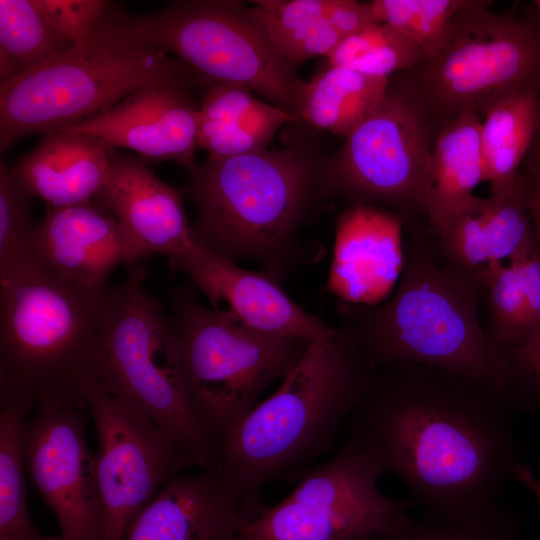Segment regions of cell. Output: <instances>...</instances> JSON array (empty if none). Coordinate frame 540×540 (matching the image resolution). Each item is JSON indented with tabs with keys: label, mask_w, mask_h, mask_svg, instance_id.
Segmentation results:
<instances>
[{
	"label": "cell",
	"mask_w": 540,
	"mask_h": 540,
	"mask_svg": "<svg viewBox=\"0 0 540 540\" xmlns=\"http://www.w3.org/2000/svg\"><path fill=\"white\" fill-rule=\"evenodd\" d=\"M326 16L342 39L378 23L369 1L326 0Z\"/></svg>",
	"instance_id": "38"
},
{
	"label": "cell",
	"mask_w": 540,
	"mask_h": 540,
	"mask_svg": "<svg viewBox=\"0 0 540 540\" xmlns=\"http://www.w3.org/2000/svg\"><path fill=\"white\" fill-rule=\"evenodd\" d=\"M31 411L21 401L0 399V540H62L42 535L27 508L22 433Z\"/></svg>",
	"instance_id": "28"
},
{
	"label": "cell",
	"mask_w": 540,
	"mask_h": 540,
	"mask_svg": "<svg viewBox=\"0 0 540 540\" xmlns=\"http://www.w3.org/2000/svg\"><path fill=\"white\" fill-rule=\"evenodd\" d=\"M377 371L342 327L313 341L278 389L216 443L217 467L262 502L266 484L299 474L331 447Z\"/></svg>",
	"instance_id": "4"
},
{
	"label": "cell",
	"mask_w": 540,
	"mask_h": 540,
	"mask_svg": "<svg viewBox=\"0 0 540 540\" xmlns=\"http://www.w3.org/2000/svg\"><path fill=\"white\" fill-rule=\"evenodd\" d=\"M170 266L184 272L214 309L227 303L229 311L257 331L310 341L327 340L336 331L299 307L279 281L238 266L209 248L197 232L190 247Z\"/></svg>",
	"instance_id": "18"
},
{
	"label": "cell",
	"mask_w": 540,
	"mask_h": 540,
	"mask_svg": "<svg viewBox=\"0 0 540 540\" xmlns=\"http://www.w3.org/2000/svg\"><path fill=\"white\" fill-rule=\"evenodd\" d=\"M32 194L14 174L12 168L0 161V258L26 249L35 226L30 218Z\"/></svg>",
	"instance_id": "34"
},
{
	"label": "cell",
	"mask_w": 540,
	"mask_h": 540,
	"mask_svg": "<svg viewBox=\"0 0 540 540\" xmlns=\"http://www.w3.org/2000/svg\"><path fill=\"white\" fill-rule=\"evenodd\" d=\"M508 390L417 364L379 369L348 420L382 475L425 516L462 520L501 506L523 463Z\"/></svg>",
	"instance_id": "1"
},
{
	"label": "cell",
	"mask_w": 540,
	"mask_h": 540,
	"mask_svg": "<svg viewBox=\"0 0 540 540\" xmlns=\"http://www.w3.org/2000/svg\"><path fill=\"white\" fill-rule=\"evenodd\" d=\"M51 25L73 44L85 42L110 7L103 0H33Z\"/></svg>",
	"instance_id": "35"
},
{
	"label": "cell",
	"mask_w": 540,
	"mask_h": 540,
	"mask_svg": "<svg viewBox=\"0 0 540 540\" xmlns=\"http://www.w3.org/2000/svg\"><path fill=\"white\" fill-rule=\"evenodd\" d=\"M388 81L328 64L303 84L300 121L345 139L378 107Z\"/></svg>",
	"instance_id": "24"
},
{
	"label": "cell",
	"mask_w": 540,
	"mask_h": 540,
	"mask_svg": "<svg viewBox=\"0 0 540 540\" xmlns=\"http://www.w3.org/2000/svg\"><path fill=\"white\" fill-rule=\"evenodd\" d=\"M469 0H371L376 22L385 23L418 45L426 59L441 48L457 12Z\"/></svg>",
	"instance_id": "31"
},
{
	"label": "cell",
	"mask_w": 540,
	"mask_h": 540,
	"mask_svg": "<svg viewBox=\"0 0 540 540\" xmlns=\"http://www.w3.org/2000/svg\"><path fill=\"white\" fill-rule=\"evenodd\" d=\"M250 7L273 47L292 66L327 56L342 40L326 16V0H258Z\"/></svg>",
	"instance_id": "26"
},
{
	"label": "cell",
	"mask_w": 540,
	"mask_h": 540,
	"mask_svg": "<svg viewBox=\"0 0 540 540\" xmlns=\"http://www.w3.org/2000/svg\"><path fill=\"white\" fill-rule=\"evenodd\" d=\"M539 95L537 91L510 95L482 115L480 144L490 195L508 192L518 179L535 133Z\"/></svg>",
	"instance_id": "25"
},
{
	"label": "cell",
	"mask_w": 540,
	"mask_h": 540,
	"mask_svg": "<svg viewBox=\"0 0 540 540\" xmlns=\"http://www.w3.org/2000/svg\"><path fill=\"white\" fill-rule=\"evenodd\" d=\"M171 309L185 388L214 445L313 342L257 331L229 310L206 308L189 288L174 292Z\"/></svg>",
	"instance_id": "9"
},
{
	"label": "cell",
	"mask_w": 540,
	"mask_h": 540,
	"mask_svg": "<svg viewBox=\"0 0 540 540\" xmlns=\"http://www.w3.org/2000/svg\"><path fill=\"white\" fill-rule=\"evenodd\" d=\"M195 84L140 88L107 111L59 130L93 136L108 148H127L154 162L174 161L187 171L196 164L199 104Z\"/></svg>",
	"instance_id": "17"
},
{
	"label": "cell",
	"mask_w": 540,
	"mask_h": 540,
	"mask_svg": "<svg viewBox=\"0 0 540 540\" xmlns=\"http://www.w3.org/2000/svg\"><path fill=\"white\" fill-rule=\"evenodd\" d=\"M218 468L170 479L120 540H238L264 509Z\"/></svg>",
	"instance_id": "15"
},
{
	"label": "cell",
	"mask_w": 540,
	"mask_h": 540,
	"mask_svg": "<svg viewBox=\"0 0 540 540\" xmlns=\"http://www.w3.org/2000/svg\"><path fill=\"white\" fill-rule=\"evenodd\" d=\"M524 175L529 216L540 247V176Z\"/></svg>",
	"instance_id": "39"
},
{
	"label": "cell",
	"mask_w": 540,
	"mask_h": 540,
	"mask_svg": "<svg viewBox=\"0 0 540 540\" xmlns=\"http://www.w3.org/2000/svg\"><path fill=\"white\" fill-rule=\"evenodd\" d=\"M113 288L61 280L28 249L0 258V399L88 408L100 386L103 329Z\"/></svg>",
	"instance_id": "3"
},
{
	"label": "cell",
	"mask_w": 540,
	"mask_h": 540,
	"mask_svg": "<svg viewBox=\"0 0 540 540\" xmlns=\"http://www.w3.org/2000/svg\"><path fill=\"white\" fill-rule=\"evenodd\" d=\"M328 64L389 79L426 60L421 48L385 23H373L342 39L327 56Z\"/></svg>",
	"instance_id": "29"
},
{
	"label": "cell",
	"mask_w": 540,
	"mask_h": 540,
	"mask_svg": "<svg viewBox=\"0 0 540 540\" xmlns=\"http://www.w3.org/2000/svg\"><path fill=\"white\" fill-rule=\"evenodd\" d=\"M110 7L85 42L0 85L1 153L24 136L91 119L140 88L199 83L177 58L131 33L125 14Z\"/></svg>",
	"instance_id": "6"
},
{
	"label": "cell",
	"mask_w": 540,
	"mask_h": 540,
	"mask_svg": "<svg viewBox=\"0 0 540 540\" xmlns=\"http://www.w3.org/2000/svg\"><path fill=\"white\" fill-rule=\"evenodd\" d=\"M129 267L124 283L112 291L101 341L100 387L172 434L197 468L216 467L215 445L185 388L169 317L145 287L146 267Z\"/></svg>",
	"instance_id": "8"
},
{
	"label": "cell",
	"mask_w": 540,
	"mask_h": 540,
	"mask_svg": "<svg viewBox=\"0 0 540 540\" xmlns=\"http://www.w3.org/2000/svg\"><path fill=\"white\" fill-rule=\"evenodd\" d=\"M88 410L98 437L95 474L105 540H120L163 486L196 464L172 434L100 386L90 391Z\"/></svg>",
	"instance_id": "13"
},
{
	"label": "cell",
	"mask_w": 540,
	"mask_h": 540,
	"mask_svg": "<svg viewBox=\"0 0 540 540\" xmlns=\"http://www.w3.org/2000/svg\"><path fill=\"white\" fill-rule=\"evenodd\" d=\"M516 480L529 489L540 504V479L537 477L534 470L527 464L522 463L517 468Z\"/></svg>",
	"instance_id": "41"
},
{
	"label": "cell",
	"mask_w": 540,
	"mask_h": 540,
	"mask_svg": "<svg viewBox=\"0 0 540 540\" xmlns=\"http://www.w3.org/2000/svg\"><path fill=\"white\" fill-rule=\"evenodd\" d=\"M435 136L420 96L400 73L391 76L378 107L322 162L326 197L426 218Z\"/></svg>",
	"instance_id": "11"
},
{
	"label": "cell",
	"mask_w": 540,
	"mask_h": 540,
	"mask_svg": "<svg viewBox=\"0 0 540 540\" xmlns=\"http://www.w3.org/2000/svg\"><path fill=\"white\" fill-rule=\"evenodd\" d=\"M300 121L299 117L272 106L258 116L218 122L199 120L198 148L209 157L226 158L267 150L277 131L285 124Z\"/></svg>",
	"instance_id": "33"
},
{
	"label": "cell",
	"mask_w": 540,
	"mask_h": 540,
	"mask_svg": "<svg viewBox=\"0 0 540 540\" xmlns=\"http://www.w3.org/2000/svg\"><path fill=\"white\" fill-rule=\"evenodd\" d=\"M88 408L47 405L23 425L25 472L54 514L62 540H105L94 454L86 440Z\"/></svg>",
	"instance_id": "14"
},
{
	"label": "cell",
	"mask_w": 540,
	"mask_h": 540,
	"mask_svg": "<svg viewBox=\"0 0 540 540\" xmlns=\"http://www.w3.org/2000/svg\"><path fill=\"white\" fill-rule=\"evenodd\" d=\"M503 349L510 370L509 392L521 410L540 409V345Z\"/></svg>",
	"instance_id": "37"
},
{
	"label": "cell",
	"mask_w": 540,
	"mask_h": 540,
	"mask_svg": "<svg viewBox=\"0 0 540 540\" xmlns=\"http://www.w3.org/2000/svg\"><path fill=\"white\" fill-rule=\"evenodd\" d=\"M12 171L48 208L87 204L108 179L110 148L87 134L55 130L42 134Z\"/></svg>",
	"instance_id": "22"
},
{
	"label": "cell",
	"mask_w": 540,
	"mask_h": 540,
	"mask_svg": "<svg viewBox=\"0 0 540 540\" xmlns=\"http://www.w3.org/2000/svg\"><path fill=\"white\" fill-rule=\"evenodd\" d=\"M381 475L349 436L334 456L300 474L286 498L265 506L238 540H376L409 516L411 505L382 493Z\"/></svg>",
	"instance_id": "12"
},
{
	"label": "cell",
	"mask_w": 540,
	"mask_h": 540,
	"mask_svg": "<svg viewBox=\"0 0 540 540\" xmlns=\"http://www.w3.org/2000/svg\"><path fill=\"white\" fill-rule=\"evenodd\" d=\"M520 172L528 176H540V95L537 107V122L531 146L523 160Z\"/></svg>",
	"instance_id": "40"
},
{
	"label": "cell",
	"mask_w": 540,
	"mask_h": 540,
	"mask_svg": "<svg viewBox=\"0 0 540 540\" xmlns=\"http://www.w3.org/2000/svg\"><path fill=\"white\" fill-rule=\"evenodd\" d=\"M469 0L439 51L400 74L425 103L436 132L465 112L482 116L513 94L540 92V14L534 3L492 11Z\"/></svg>",
	"instance_id": "7"
},
{
	"label": "cell",
	"mask_w": 540,
	"mask_h": 540,
	"mask_svg": "<svg viewBox=\"0 0 540 540\" xmlns=\"http://www.w3.org/2000/svg\"><path fill=\"white\" fill-rule=\"evenodd\" d=\"M482 116L465 112L443 124L437 131L427 199V223L435 235L465 209L484 182L480 144Z\"/></svg>",
	"instance_id": "23"
},
{
	"label": "cell",
	"mask_w": 540,
	"mask_h": 540,
	"mask_svg": "<svg viewBox=\"0 0 540 540\" xmlns=\"http://www.w3.org/2000/svg\"><path fill=\"white\" fill-rule=\"evenodd\" d=\"M532 234L525 178L520 172L508 192L485 198L475 196L435 236L448 260L483 281L493 264L510 260Z\"/></svg>",
	"instance_id": "21"
},
{
	"label": "cell",
	"mask_w": 540,
	"mask_h": 540,
	"mask_svg": "<svg viewBox=\"0 0 540 540\" xmlns=\"http://www.w3.org/2000/svg\"><path fill=\"white\" fill-rule=\"evenodd\" d=\"M511 261L520 275L527 310L528 341L522 348L540 345V247L534 232Z\"/></svg>",
	"instance_id": "36"
},
{
	"label": "cell",
	"mask_w": 540,
	"mask_h": 540,
	"mask_svg": "<svg viewBox=\"0 0 540 540\" xmlns=\"http://www.w3.org/2000/svg\"><path fill=\"white\" fill-rule=\"evenodd\" d=\"M376 540H525L522 519L499 506L476 517L451 520L425 516L404 520Z\"/></svg>",
	"instance_id": "30"
},
{
	"label": "cell",
	"mask_w": 540,
	"mask_h": 540,
	"mask_svg": "<svg viewBox=\"0 0 540 540\" xmlns=\"http://www.w3.org/2000/svg\"><path fill=\"white\" fill-rule=\"evenodd\" d=\"M488 305V336L501 348H522L528 341V323L522 281L515 265L493 264L483 277Z\"/></svg>",
	"instance_id": "32"
},
{
	"label": "cell",
	"mask_w": 540,
	"mask_h": 540,
	"mask_svg": "<svg viewBox=\"0 0 540 540\" xmlns=\"http://www.w3.org/2000/svg\"><path fill=\"white\" fill-rule=\"evenodd\" d=\"M26 249L61 280L94 292L110 287L109 277L118 266L141 263L151 254L92 203L48 208Z\"/></svg>",
	"instance_id": "16"
},
{
	"label": "cell",
	"mask_w": 540,
	"mask_h": 540,
	"mask_svg": "<svg viewBox=\"0 0 540 540\" xmlns=\"http://www.w3.org/2000/svg\"><path fill=\"white\" fill-rule=\"evenodd\" d=\"M102 211L116 219L151 253L169 262L193 243L196 230L188 224L183 193L174 189L139 160L110 148L108 179L93 199Z\"/></svg>",
	"instance_id": "20"
},
{
	"label": "cell",
	"mask_w": 540,
	"mask_h": 540,
	"mask_svg": "<svg viewBox=\"0 0 540 540\" xmlns=\"http://www.w3.org/2000/svg\"><path fill=\"white\" fill-rule=\"evenodd\" d=\"M321 164L307 144L208 157L188 171L184 191L196 208L198 236L213 251L258 261L281 280L301 261V229L326 197Z\"/></svg>",
	"instance_id": "5"
},
{
	"label": "cell",
	"mask_w": 540,
	"mask_h": 540,
	"mask_svg": "<svg viewBox=\"0 0 540 540\" xmlns=\"http://www.w3.org/2000/svg\"><path fill=\"white\" fill-rule=\"evenodd\" d=\"M403 249L393 297L378 307L342 301V328L377 370L425 365L509 391L505 351L480 322L481 278L448 260L421 220L406 224Z\"/></svg>",
	"instance_id": "2"
},
{
	"label": "cell",
	"mask_w": 540,
	"mask_h": 540,
	"mask_svg": "<svg viewBox=\"0 0 540 540\" xmlns=\"http://www.w3.org/2000/svg\"><path fill=\"white\" fill-rule=\"evenodd\" d=\"M33 0H0V83L35 68L73 46Z\"/></svg>",
	"instance_id": "27"
},
{
	"label": "cell",
	"mask_w": 540,
	"mask_h": 540,
	"mask_svg": "<svg viewBox=\"0 0 540 540\" xmlns=\"http://www.w3.org/2000/svg\"><path fill=\"white\" fill-rule=\"evenodd\" d=\"M409 221L378 206L348 205L337 219L328 289L352 304L385 298L402 273Z\"/></svg>",
	"instance_id": "19"
},
{
	"label": "cell",
	"mask_w": 540,
	"mask_h": 540,
	"mask_svg": "<svg viewBox=\"0 0 540 540\" xmlns=\"http://www.w3.org/2000/svg\"><path fill=\"white\" fill-rule=\"evenodd\" d=\"M533 3L540 14V0H535Z\"/></svg>",
	"instance_id": "42"
},
{
	"label": "cell",
	"mask_w": 540,
	"mask_h": 540,
	"mask_svg": "<svg viewBox=\"0 0 540 540\" xmlns=\"http://www.w3.org/2000/svg\"><path fill=\"white\" fill-rule=\"evenodd\" d=\"M124 21L139 39L174 54L199 83L244 87L299 117L304 82L241 2L178 0Z\"/></svg>",
	"instance_id": "10"
}]
</instances>
